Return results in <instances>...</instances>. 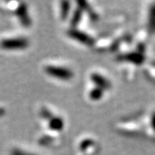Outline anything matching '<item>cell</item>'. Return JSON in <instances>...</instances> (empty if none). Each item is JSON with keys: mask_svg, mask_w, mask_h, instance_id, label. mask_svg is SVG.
<instances>
[{"mask_svg": "<svg viewBox=\"0 0 155 155\" xmlns=\"http://www.w3.org/2000/svg\"><path fill=\"white\" fill-rule=\"evenodd\" d=\"M92 145H93V141L91 140H90V139H86V140H83L81 142V144H80V149L82 150V151H84V150L88 149L89 147L91 146H92Z\"/></svg>", "mask_w": 155, "mask_h": 155, "instance_id": "7c38bea8", "label": "cell"}, {"mask_svg": "<svg viewBox=\"0 0 155 155\" xmlns=\"http://www.w3.org/2000/svg\"><path fill=\"white\" fill-rule=\"evenodd\" d=\"M91 78L96 84V85L98 88L102 89V90L110 88V82L108 79H106L105 78L103 77L102 75L98 74V73H92L91 76Z\"/></svg>", "mask_w": 155, "mask_h": 155, "instance_id": "5b68a950", "label": "cell"}, {"mask_svg": "<svg viewBox=\"0 0 155 155\" xmlns=\"http://www.w3.org/2000/svg\"><path fill=\"white\" fill-rule=\"evenodd\" d=\"M11 155H35V154H30L28 153H25V152H22L21 150L19 149H14L11 152Z\"/></svg>", "mask_w": 155, "mask_h": 155, "instance_id": "5bb4252c", "label": "cell"}, {"mask_svg": "<svg viewBox=\"0 0 155 155\" xmlns=\"http://www.w3.org/2000/svg\"><path fill=\"white\" fill-rule=\"evenodd\" d=\"M0 46L6 50L24 49L28 46V41L25 38L5 39L0 42Z\"/></svg>", "mask_w": 155, "mask_h": 155, "instance_id": "6da1fadb", "label": "cell"}, {"mask_svg": "<svg viewBox=\"0 0 155 155\" xmlns=\"http://www.w3.org/2000/svg\"><path fill=\"white\" fill-rule=\"evenodd\" d=\"M82 13H83V11L80 9V8H78L76 11H74L73 15H72V20H71V24L72 26H76L78 22H80L81 20V17H82Z\"/></svg>", "mask_w": 155, "mask_h": 155, "instance_id": "9c48e42d", "label": "cell"}, {"mask_svg": "<svg viewBox=\"0 0 155 155\" xmlns=\"http://www.w3.org/2000/svg\"><path fill=\"white\" fill-rule=\"evenodd\" d=\"M44 70L50 76L54 77L56 78H60L62 80H69L73 77V73L69 69L64 68V67L47 66Z\"/></svg>", "mask_w": 155, "mask_h": 155, "instance_id": "7a4b0ae2", "label": "cell"}, {"mask_svg": "<svg viewBox=\"0 0 155 155\" xmlns=\"http://www.w3.org/2000/svg\"><path fill=\"white\" fill-rule=\"evenodd\" d=\"M151 124H152V127L155 130V113L153 114V116L152 117V121H151Z\"/></svg>", "mask_w": 155, "mask_h": 155, "instance_id": "2e32d148", "label": "cell"}, {"mask_svg": "<svg viewBox=\"0 0 155 155\" xmlns=\"http://www.w3.org/2000/svg\"><path fill=\"white\" fill-rule=\"evenodd\" d=\"M41 116H42V117H44L46 119H48V120H50L53 117V115L47 109H42V110H41Z\"/></svg>", "mask_w": 155, "mask_h": 155, "instance_id": "4fadbf2b", "label": "cell"}, {"mask_svg": "<svg viewBox=\"0 0 155 155\" xmlns=\"http://www.w3.org/2000/svg\"><path fill=\"white\" fill-rule=\"evenodd\" d=\"M67 35L74 40H76L84 45H87V46H92L95 42L93 38L91 37L89 35L84 32H82L80 30H78L76 28H71L70 30H68Z\"/></svg>", "mask_w": 155, "mask_h": 155, "instance_id": "3957f363", "label": "cell"}, {"mask_svg": "<svg viewBox=\"0 0 155 155\" xmlns=\"http://www.w3.org/2000/svg\"><path fill=\"white\" fill-rule=\"evenodd\" d=\"M70 10V3L67 1H63L61 2V18L66 19L68 16Z\"/></svg>", "mask_w": 155, "mask_h": 155, "instance_id": "30bf717a", "label": "cell"}, {"mask_svg": "<svg viewBox=\"0 0 155 155\" xmlns=\"http://www.w3.org/2000/svg\"><path fill=\"white\" fill-rule=\"evenodd\" d=\"M103 96V90L102 89L98 88H95L94 90H92L91 92H90V97L91 99L92 100H98L102 97Z\"/></svg>", "mask_w": 155, "mask_h": 155, "instance_id": "8fae6325", "label": "cell"}, {"mask_svg": "<svg viewBox=\"0 0 155 155\" xmlns=\"http://www.w3.org/2000/svg\"><path fill=\"white\" fill-rule=\"evenodd\" d=\"M17 15L19 17L20 21L22 22V25L28 27L31 24L30 18L28 15V11H27V6L25 4H21L17 10Z\"/></svg>", "mask_w": 155, "mask_h": 155, "instance_id": "277c9868", "label": "cell"}, {"mask_svg": "<svg viewBox=\"0 0 155 155\" xmlns=\"http://www.w3.org/2000/svg\"><path fill=\"white\" fill-rule=\"evenodd\" d=\"M64 127V122L60 117H52L49 120V127L54 131H61Z\"/></svg>", "mask_w": 155, "mask_h": 155, "instance_id": "52a82bcc", "label": "cell"}, {"mask_svg": "<svg viewBox=\"0 0 155 155\" xmlns=\"http://www.w3.org/2000/svg\"><path fill=\"white\" fill-rule=\"evenodd\" d=\"M51 141H52V139L50 138V137H43V138L40 140V143H41V145L48 144V143H50Z\"/></svg>", "mask_w": 155, "mask_h": 155, "instance_id": "9a60e30c", "label": "cell"}, {"mask_svg": "<svg viewBox=\"0 0 155 155\" xmlns=\"http://www.w3.org/2000/svg\"><path fill=\"white\" fill-rule=\"evenodd\" d=\"M120 59L124 60V61H130L131 63L136 64V65H140V64L143 63L145 57L140 53H130V54H127L122 56Z\"/></svg>", "mask_w": 155, "mask_h": 155, "instance_id": "8992f818", "label": "cell"}, {"mask_svg": "<svg viewBox=\"0 0 155 155\" xmlns=\"http://www.w3.org/2000/svg\"><path fill=\"white\" fill-rule=\"evenodd\" d=\"M148 28L150 32H155V4H153L150 8Z\"/></svg>", "mask_w": 155, "mask_h": 155, "instance_id": "ba28073f", "label": "cell"}]
</instances>
